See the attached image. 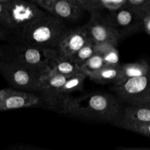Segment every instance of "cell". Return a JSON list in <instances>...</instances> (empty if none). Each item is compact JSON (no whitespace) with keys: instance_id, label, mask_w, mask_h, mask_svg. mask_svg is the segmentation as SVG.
Segmentation results:
<instances>
[{"instance_id":"1","label":"cell","mask_w":150,"mask_h":150,"mask_svg":"<svg viewBox=\"0 0 150 150\" xmlns=\"http://www.w3.org/2000/svg\"><path fill=\"white\" fill-rule=\"evenodd\" d=\"M121 101L105 93H90L78 98L69 97L62 113L85 121L115 125L121 114Z\"/></svg>"},{"instance_id":"25","label":"cell","mask_w":150,"mask_h":150,"mask_svg":"<svg viewBox=\"0 0 150 150\" xmlns=\"http://www.w3.org/2000/svg\"><path fill=\"white\" fill-rule=\"evenodd\" d=\"M142 24H143L144 29L150 36V15L145 16L142 19Z\"/></svg>"},{"instance_id":"10","label":"cell","mask_w":150,"mask_h":150,"mask_svg":"<svg viewBox=\"0 0 150 150\" xmlns=\"http://www.w3.org/2000/svg\"><path fill=\"white\" fill-rule=\"evenodd\" d=\"M84 27L95 44L110 43L117 46L122 39L117 30L107 23L104 15L100 13H91Z\"/></svg>"},{"instance_id":"13","label":"cell","mask_w":150,"mask_h":150,"mask_svg":"<svg viewBox=\"0 0 150 150\" xmlns=\"http://www.w3.org/2000/svg\"><path fill=\"white\" fill-rule=\"evenodd\" d=\"M45 57L50 73L70 76L81 73L79 66L71 58L62 57L57 50H45Z\"/></svg>"},{"instance_id":"6","label":"cell","mask_w":150,"mask_h":150,"mask_svg":"<svg viewBox=\"0 0 150 150\" xmlns=\"http://www.w3.org/2000/svg\"><path fill=\"white\" fill-rule=\"evenodd\" d=\"M111 89L120 101L127 105L148 103L150 102V72L144 76L113 85Z\"/></svg>"},{"instance_id":"27","label":"cell","mask_w":150,"mask_h":150,"mask_svg":"<svg viewBox=\"0 0 150 150\" xmlns=\"http://www.w3.org/2000/svg\"><path fill=\"white\" fill-rule=\"evenodd\" d=\"M133 150H150L148 148H133Z\"/></svg>"},{"instance_id":"14","label":"cell","mask_w":150,"mask_h":150,"mask_svg":"<svg viewBox=\"0 0 150 150\" xmlns=\"http://www.w3.org/2000/svg\"><path fill=\"white\" fill-rule=\"evenodd\" d=\"M150 122V102L130 104L122 107L118 122L114 125L120 127L125 125H142Z\"/></svg>"},{"instance_id":"21","label":"cell","mask_w":150,"mask_h":150,"mask_svg":"<svg viewBox=\"0 0 150 150\" xmlns=\"http://www.w3.org/2000/svg\"><path fill=\"white\" fill-rule=\"evenodd\" d=\"M105 67L102 57L95 53L89 59L80 66V70L85 76L95 73Z\"/></svg>"},{"instance_id":"30","label":"cell","mask_w":150,"mask_h":150,"mask_svg":"<svg viewBox=\"0 0 150 150\" xmlns=\"http://www.w3.org/2000/svg\"><path fill=\"white\" fill-rule=\"evenodd\" d=\"M22 150H41V149H22Z\"/></svg>"},{"instance_id":"23","label":"cell","mask_w":150,"mask_h":150,"mask_svg":"<svg viewBox=\"0 0 150 150\" xmlns=\"http://www.w3.org/2000/svg\"><path fill=\"white\" fill-rule=\"evenodd\" d=\"M120 127L150 137V122L142 125H125Z\"/></svg>"},{"instance_id":"5","label":"cell","mask_w":150,"mask_h":150,"mask_svg":"<svg viewBox=\"0 0 150 150\" xmlns=\"http://www.w3.org/2000/svg\"><path fill=\"white\" fill-rule=\"evenodd\" d=\"M0 74L13 89L32 92H38L41 79L46 75L3 62H0Z\"/></svg>"},{"instance_id":"4","label":"cell","mask_w":150,"mask_h":150,"mask_svg":"<svg viewBox=\"0 0 150 150\" xmlns=\"http://www.w3.org/2000/svg\"><path fill=\"white\" fill-rule=\"evenodd\" d=\"M0 62L16 64L43 74L50 73L45 50L18 42H10L7 45H0Z\"/></svg>"},{"instance_id":"22","label":"cell","mask_w":150,"mask_h":150,"mask_svg":"<svg viewBox=\"0 0 150 150\" xmlns=\"http://www.w3.org/2000/svg\"><path fill=\"white\" fill-rule=\"evenodd\" d=\"M95 45L96 44L90 38V40L72 57V59L79 66V67L95 54Z\"/></svg>"},{"instance_id":"24","label":"cell","mask_w":150,"mask_h":150,"mask_svg":"<svg viewBox=\"0 0 150 150\" xmlns=\"http://www.w3.org/2000/svg\"><path fill=\"white\" fill-rule=\"evenodd\" d=\"M7 1L8 0H0V26L1 28H2L3 21H4Z\"/></svg>"},{"instance_id":"3","label":"cell","mask_w":150,"mask_h":150,"mask_svg":"<svg viewBox=\"0 0 150 150\" xmlns=\"http://www.w3.org/2000/svg\"><path fill=\"white\" fill-rule=\"evenodd\" d=\"M67 28L64 21L47 13L30 26L16 42L42 50H57Z\"/></svg>"},{"instance_id":"20","label":"cell","mask_w":150,"mask_h":150,"mask_svg":"<svg viewBox=\"0 0 150 150\" xmlns=\"http://www.w3.org/2000/svg\"><path fill=\"white\" fill-rule=\"evenodd\" d=\"M125 6L141 21L150 15V0H126Z\"/></svg>"},{"instance_id":"8","label":"cell","mask_w":150,"mask_h":150,"mask_svg":"<svg viewBox=\"0 0 150 150\" xmlns=\"http://www.w3.org/2000/svg\"><path fill=\"white\" fill-rule=\"evenodd\" d=\"M45 13L62 21H76L81 18L84 10L79 0H32Z\"/></svg>"},{"instance_id":"12","label":"cell","mask_w":150,"mask_h":150,"mask_svg":"<svg viewBox=\"0 0 150 150\" xmlns=\"http://www.w3.org/2000/svg\"><path fill=\"white\" fill-rule=\"evenodd\" d=\"M89 40L84 26L67 29L60 39L57 51L62 57L72 58Z\"/></svg>"},{"instance_id":"18","label":"cell","mask_w":150,"mask_h":150,"mask_svg":"<svg viewBox=\"0 0 150 150\" xmlns=\"http://www.w3.org/2000/svg\"><path fill=\"white\" fill-rule=\"evenodd\" d=\"M117 47L110 43L95 45V53L102 57L105 67H119L121 65Z\"/></svg>"},{"instance_id":"2","label":"cell","mask_w":150,"mask_h":150,"mask_svg":"<svg viewBox=\"0 0 150 150\" xmlns=\"http://www.w3.org/2000/svg\"><path fill=\"white\" fill-rule=\"evenodd\" d=\"M46 14L32 0H8L2 28L10 37L9 42H16L32 25Z\"/></svg>"},{"instance_id":"29","label":"cell","mask_w":150,"mask_h":150,"mask_svg":"<svg viewBox=\"0 0 150 150\" xmlns=\"http://www.w3.org/2000/svg\"><path fill=\"white\" fill-rule=\"evenodd\" d=\"M0 111H1V101H0Z\"/></svg>"},{"instance_id":"7","label":"cell","mask_w":150,"mask_h":150,"mask_svg":"<svg viewBox=\"0 0 150 150\" xmlns=\"http://www.w3.org/2000/svg\"><path fill=\"white\" fill-rule=\"evenodd\" d=\"M1 111L25 108L48 107L38 92H26L13 88H5L0 90Z\"/></svg>"},{"instance_id":"17","label":"cell","mask_w":150,"mask_h":150,"mask_svg":"<svg viewBox=\"0 0 150 150\" xmlns=\"http://www.w3.org/2000/svg\"><path fill=\"white\" fill-rule=\"evenodd\" d=\"M121 66V65H120ZM120 66L119 67H104L101 70L86 76L91 81L98 83H113V85L120 83Z\"/></svg>"},{"instance_id":"9","label":"cell","mask_w":150,"mask_h":150,"mask_svg":"<svg viewBox=\"0 0 150 150\" xmlns=\"http://www.w3.org/2000/svg\"><path fill=\"white\" fill-rule=\"evenodd\" d=\"M67 77L49 73L41 79L38 92L43 98L49 110L57 112L62 111L63 103L60 92Z\"/></svg>"},{"instance_id":"28","label":"cell","mask_w":150,"mask_h":150,"mask_svg":"<svg viewBox=\"0 0 150 150\" xmlns=\"http://www.w3.org/2000/svg\"><path fill=\"white\" fill-rule=\"evenodd\" d=\"M117 150H133V148H124V147H122V148H119Z\"/></svg>"},{"instance_id":"15","label":"cell","mask_w":150,"mask_h":150,"mask_svg":"<svg viewBox=\"0 0 150 150\" xmlns=\"http://www.w3.org/2000/svg\"><path fill=\"white\" fill-rule=\"evenodd\" d=\"M85 12L105 15L125 6L126 0H79Z\"/></svg>"},{"instance_id":"26","label":"cell","mask_w":150,"mask_h":150,"mask_svg":"<svg viewBox=\"0 0 150 150\" xmlns=\"http://www.w3.org/2000/svg\"><path fill=\"white\" fill-rule=\"evenodd\" d=\"M0 40H10V37H9L7 32L4 30L3 28L0 26Z\"/></svg>"},{"instance_id":"19","label":"cell","mask_w":150,"mask_h":150,"mask_svg":"<svg viewBox=\"0 0 150 150\" xmlns=\"http://www.w3.org/2000/svg\"><path fill=\"white\" fill-rule=\"evenodd\" d=\"M86 79V77L82 73H76V74L72 75L67 77L60 92L63 105H64V102L69 98V95L83 89V83Z\"/></svg>"},{"instance_id":"11","label":"cell","mask_w":150,"mask_h":150,"mask_svg":"<svg viewBox=\"0 0 150 150\" xmlns=\"http://www.w3.org/2000/svg\"><path fill=\"white\" fill-rule=\"evenodd\" d=\"M107 23L117 30L121 38L135 35L144 29L142 21L139 20L126 6L104 15Z\"/></svg>"},{"instance_id":"16","label":"cell","mask_w":150,"mask_h":150,"mask_svg":"<svg viewBox=\"0 0 150 150\" xmlns=\"http://www.w3.org/2000/svg\"><path fill=\"white\" fill-rule=\"evenodd\" d=\"M149 72L150 63L145 59H141L134 62L121 64L120 83L129 79L144 76L148 74Z\"/></svg>"}]
</instances>
